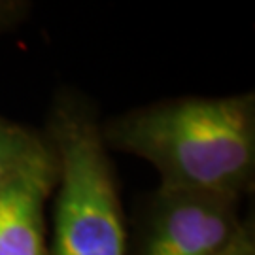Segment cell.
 <instances>
[{
    "label": "cell",
    "instance_id": "1",
    "mask_svg": "<svg viewBox=\"0 0 255 255\" xmlns=\"http://www.w3.org/2000/svg\"><path fill=\"white\" fill-rule=\"evenodd\" d=\"M108 149L140 157L163 187L240 201L255 182V93L176 97L102 121Z\"/></svg>",
    "mask_w": 255,
    "mask_h": 255
},
{
    "label": "cell",
    "instance_id": "2",
    "mask_svg": "<svg viewBox=\"0 0 255 255\" xmlns=\"http://www.w3.org/2000/svg\"><path fill=\"white\" fill-rule=\"evenodd\" d=\"M44 136L57 161L49 255H127V219L93 102L61 91Z\"/></svg>",
    "mask_w": 255,
    "mask_h": 255
},
{
    "label": "cell",
    "instance_id": "3",
    "mask_svg": "<svg viewBox=\"0 0 255 255\" xmlns=\"http://www.w3.org/2000/svg\"><path fill=\"white\" fill-rule=\"evenodd\" d=\"M237 199L159 185L138 212L127 255H214L242 221Z\"/></svg>",
    "mask_w": 255,
    "mask_h": 255
},
{
    "label": "cell",
    "instance_id": "4",
    "mask_svg": "<svg viewBox=\"0 0 255 255\" xmlns=\"http://www.w3.org/2000/svg\"><path fill=\"white\" fill-rule=\"evenodd\" d=\"M57 183V161L0 185V255H49L46 202Z\"/></svg>",
    "mask_w": 255,
    "mask_h": 255
},
{
    "label": "cell",
    "instance_id": "5",
    "mask_svg": "<svg viewBox=\"0 0 255 255\" xmlns=\"http://www.w3.org/2000/svg\"><path fill=\"white\" fill-rule=\"evenodd\" d=\"M53 159V149L44 132L0 116V185Z\"/></svg>",
    "mask_w": 255,
    "mask_h": 255
},
{
    "label": "cell",
    "instance_id": "6",
    "mask_svg": "<svg viewBox=\"0 0 255 255\" xmlns=\"http://www.w3.org/2000/svg\"><path fill=\"white\" fill-rule=\"evenodd\" d=\"M32 11L27 0H0V34L21 27Z\"/></svg>",
    "mask_w": 255,
    "mask_h": 255
},
{
    "label": "cell",
    "instance_id": "7",
    "mask_svg": "<svg viewBox=\"0 0 255 255\" xmlns=\"http://www.w3.org/2000/svg\"><path fill=\"white\" fill-rule=\"evenodd\" d=\"M214 255H255V225L254 219H244L235 237Z\"/></svg>",
    "mask_w": 255,
    "mask_h": 255
}]
</instances>
